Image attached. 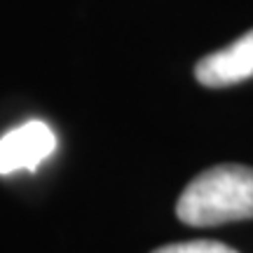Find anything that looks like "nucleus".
Listing matches in <instances>:
<instances>
[{"mask_svg": "<svg viewBox=\"0 0 253 253\" xmlns=\"http://www.w3.org/2000/svg\"><path fill=\"white\" fill-rule=\"evenodd\" d=\"M176 216L192 227H213L253 218V169L244 164H218L183 190Z\"/></svg>", "mask_w": 253, "mask_h": 253, "instance_id": "f257e3e1", "label": "nucleus"}, {"mask_svg": "<svg viewBox=\"0 0 253 253\" xmlns=\"http://www.w3.org/2000/svg\"><path fill=\"white\" fill-rule=\"evenodd\" d=\"M56 150L54 129L42 120H28L0 138V176L36 171Z\"/></svg>", "mask_w": 253, "mask_h": 253, "instance_id": "f03ea898", "label": "nucleus"}, {"mask_svg": "<svg viewBox=\"0 0 253 253\" xmlns=\"http://www.w3.org/2000/svg\"><path fill=\"white\" fill-rule=\"evenodd\" d=\"M195 78L204 87H230L253 78V28L227 47L204 56L195 66Z\"/></svg>", "mask_w": 253, "mask_h": 253, "instance_id": "7ed1b4c3", "label": "nucleus"}, {"mask_svg": "<svg viewBox=\"0 0 253 253\" xmlns=\"http://www.w3.org/2000/svg\"><path fill=\"white\" fill-rule=\"evenodd\" d=\"M153 253H237L235 249L211 242V239H197V242H183V244H169L162 249H155Z\"/></svg>", "mask_w": 253, "mask_h": 253, "instance_id": "20e7f679", "label": "nucleus"}]
</instances>
